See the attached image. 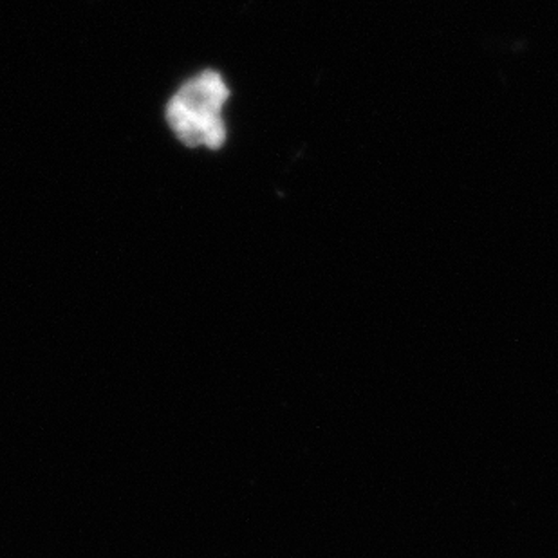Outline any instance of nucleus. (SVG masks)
I'll list each match as a JSON object with an SVG mask.
<instances>
[{"label":"nucleus","mask_w":558,"mask_h":558,"mask_svg":"<svg viewBox=\"0 0 558 558\" xmlns=\"http://www.w3.org/2000/svg\"><path fill=\"white\" fill-rule=\"evenodd\" d=\"M228 100L230 87L221 73L206 69L194 74L167 104L165 117L170 131L186 147L219 150L228 140Z\"/></svg>","instance_id":"nucleus-1"}]
</instances>
